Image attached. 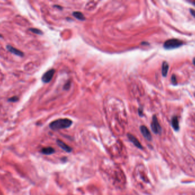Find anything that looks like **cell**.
<instances>
[{
	"mask_svg": "<svg viewBox=\"0 0 195 195\" xmlns=\"http://www.w3.org/2000/svg\"><path fill=\"white\" fill-rule=\"evenodd\" d=\"M72 123L73 122L69 119H60L52 122L49 126L52 130L57 131L69 128L72 125Z\"/></svg>",
	"mask_w": 195,
	"mask_h": 195,
	"instance_id": "cell-1",
	"label": "cell"
},
{
	"mask_svg": "<svg viewBox=\"0 0 195 195\" xmlns=\"http://www.w3.org/2000/svg\"><path fill=\"white\" fill-rule=\"evenodd\" d=\"M183 42L182 41L178 39H169L167 40L165 42L163 46L166 49H168V50H171V49H173L175 48H179L181 46H182L183 45Z\"/></svg>",
	"mask_w": 195,
	"mask_h": 195,
	"instance_id": "cell-2",
	"label": "cell"
},
{
	"mask_svg": "<svg viewBox=\"0 0 195 195\" xmlns=\"http://www.w3.org/2000/svg\"><path fill=\"white\" fill-rule=\"evenodd\" d=\"M151 128L153 132L155 134H160L161 132V127L159 123L157 117L154 115L152 117V120L151 124Z\"/></svg>",
	"mask_w": 195,
	"mask_h": 195,
	"instance_id": "cell-3",
	"label": "cell"
},
{
	"mask_svg": "<svg viewBox=\"0 0 195 195\" xmlns=\"http://www.w3.org/2000/svg\"><path fill=\"white\" fill-rule=\"evenodd\" d=\"M55 73V70L54 69H50L48 70L47 72H46L45 74H43V76L42 77V81L45 83H48L52 80L54 74Z\"/></svg>",
	"mask_w": 195,
	"mask_h": 195,
	"instance_id": "cell-4",
	"label": "cell"
},
{
	"mask_svg": "<svg viewBox=\"0 0 195 195\" xmlns=\"http://www.w3.org/2000/svg\"><path fill=\"white\" fill-rule=\"evenodd\" d=\"M140 130L141 134L146 140L151 141L152 140V136L148 129L144 125H141L140 127Z\"/></svg>",
	"mask_w": 195,
	"mask_h": 195,
	"instance_id": "cell-5",
	"label": "cell"
},
{
	"mask_svg": "<svg viewBox=\"0 0 195 195\" xmlns=\"http://www.w3.org/2000/svg\"><path fill=\"white\" fill-rule=\"evenodd\" d=\"M127 137H128V139L130 141H131L136 147H137L138 148L140 149H143V147H142V145H141V143L137 139V138L135 137L134 136H133L130 133H128L127 134Z\"/></svg>",
	"mask_w": 195,
	"mask_h": 195,
	"instance_id": "cell-6",
	"label": "cell"
},
{
	"mask_svg": "<svg viewBox=\"0 0 195 195\" xmlns=\"http://www.w3.org/2000/svg\"><path fill=\"white\" fill-rule=\"evenodd\" d=\"M57 143L58 145V146L61 148L62 149H63V151L68 153H70L72 151L71 148L70 147H69V145H67L66 144H65V143L62 141L60 140H57Z\"/></svg>",
	"mask_w": 195,
	"mask_h": 195,
	"instance_id": "cell-7",
	"label": "cell"
},
{
	"mask_svg": "<svg viewBox=\"0 0 195 195\" xmlns=\"http://www.w3.org/2000/svg\"><path fill=\"white\" fill-rule=\"evenodd\" d=\"M6 48L10 52L14 54V55H15L18 56H21V57H22L24 56V53L22 52L21 51H20V50L15 48H13V47L10 45H8L6 46Z\"/></svg>",
	"mask_w": 195,
	"mask_h": 195,
	"instance_id": "cell-8",
	"label": "cell"
},
{
	"mask_svg": "<svg viewBox=\"0 0 195 195\" xmlns=\"http://www.w3.org/2000/svg\"><path fill=\"white\" fill-rule=\"evenodd\" d=\"M172 126L175 131L179 130V123H178V118L177 116H173L171 120Z\"/></svg>",
	"mask_w": 195,
	"mask_h": 195,
	"instance_id": "cell-9",
	"label": "cell"
},
{
	"mask_svg": "<svg viewBox=\"0 0 195 195\" xmlns=\"http://www.w3.org/2000/svg\"><path fill=\"white\" fill-rule=\"evenodd\" d=\"M169 70V65L166 61L163 62L162 64V69H161V73L162 76L166 77L168 74V72Z\"/></svg>",
	"mask_w": 195,
	"mask_h": 195,
	"instance_id": "cell-10",
	"label": "cell"
},
{
	"mask_svg": "<svg viewBox=\"0 0 195 195\" xmlns=\"http://www.w3.org/2000/svg\"><path fill=\"white\" fill-rule=\"evenodd\" d=\"M41 152L44 154L50 155L54 153L55 152V150L54 148H53L52 147H46V148H42Z\"/></svg>",
	"mask_w": 195,
	"mask_h": 195,
	"instance_id": "cell-11",
	"label": "cell"
},
{
	"mask_svg": "<svg viewBox=\"0 0 195 195\" xmlns=\"http://www.w3.org/2000/svg\"><path fill=\"white\" fill-rule=\"evenodd\" d=\"M73 15L74 17H75L76 19L78 20H79L80 21H84L85 20L84 15L81 12H79V11H75V12H73Z\"/></svg>",
	"mask_w": 195,
	"mask_h": 195,
	"instance_id": "cell-12",
	"label": "cell"
},
{
	"mask_svg": "<svg viewBox=\"0 0 195 195\" xmlns=\"http://www.w3.org/2000/svg\"><path fill=\"white\" fill-rule=\"evenodd\" d=\"M29 30H30L31 32L34 33H36L37 34H42V32L38 29H36V28H31V29H30Z\"/></svg>",
	"mask_w": 195,
	"mask_h": 195,
	"instance_id": "cell-13",
	"label": "cell"
},
{
	"mask_svg": "<svg viewBox=\"0 0 195 195\" xmlns=\"http://www.w3.org/2000/svg\"><path fill=\"white\" fill-rule=\"evenodd\" d=\"M171 82L173 85H177V79H176V77L175 74H173L172 76H171Z\"/></svg>",
	"mask_w": 195,
	"mask_h": 195,
	"instance_id": "cell-14",
	"label": "cell"
},
{
	"mask_svg": "<svg viewBox=\"0 0 195 195\" xmlns=\"http://www.w3.org/2000/svg\"><path fill=\"white\" fill-rule=\"evenodd\" d=\"M18 100V97H17V96H13V97H11L9 98V99L8 100L10 102H17V101Z\"/></svg>",
	"mask_w": 195,
	"mask_h": 195,
	"instance_id": "cell-15",
	"label": "cell"
},
{
	"mask_svg": "<svg viewBox=\"0 0 195 195\" xmlns=\"http://www.w3.org/2000/svg\"><path fill=\"white\" fill-rule=\"evenodd\" d=\"M189 11L192 15V16H193V17L195 18V10H194V9H190Z\"/></svg>",
	"mask_w": 195,
	"mask_h": 195,
	"instance_id": "cell-16",
	"label": "cell"
},
{
	"mask_svg": "<svg viewBox=\"0 0 195 195\" xmlns=\"http://www.w3.org/2000/svg\"><path fill=\"white\" fill-rule=\"evenodd\" d=\"M70 88V83H68L65 84V85H64V87L63 88L64 89H66V90H67V89H69Z\"/></svg>",
	"mask_w": 195,
	"mask_h": 195,
	"instance_id": "cell-17",
	"label": "cell"
},
{
	"mask_svg": "<svg viewBox=\"0 0 195 195\" xmlns=\"http://www.w3.org/2000/svg\"><path fill=\"white\" fill-rule=\"evenodd\" d=\"M138 112H139V115H140V116H142V114H143L142 110H141V109H139Z\"/></svg>",
	"mask_w": 195,
	"mask_h": 195,
	"instance_id": "cell-18",
	"label": "cell"
},
{
	"mask_svg": "<svg viewBox=\"0 0 195 195\" xmlns=\"http://www.w3.org/2000/svg\"><path fill=\"white\" fill-rule=\"evenodd\" d=\"M193 64L195 66V57L193 59Z\"/></svg>",
	"mask_w": 195,
	"mask_h": 195,
	"instance_id": "cell-19",
	"label": "cell"
},
{
	"mask_svg": "<svg viewBox=\"0 0 195 195\" xmlns=\"http://www.w3.org/2000/svg\"><path fill=\"white\" fill-rule=\"evenodd\" d=\"M194 97H195V93H194Z\"/></svg>",
	"mask_w": 195,
	"mask_h": 195,
	"instance_id": "cell-20",
	"label": "cell"
},
{
	"mask_svg": "<svg viewBox=\"0 0 195 195\" xmlns=\"http://www.w3.org/2000/svg\"><path fill=\"white\" fill-rule=\"evenodd\" d=\"M194 5H195V2H194Z\"/></svg>",
	"mask_w": 195,
	"mask_h": 195,
	"instance_id": "cell-21",
	"label": "cell"
}]
</instances>
